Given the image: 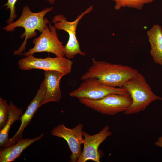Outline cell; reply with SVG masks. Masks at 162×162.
<instances>
[{
	"instance_id": "6da1fadb",
	"label": "cell",
	"mask_w": 162,
	"mask_h": 162,
	"mask_svg": "<svg viewBox=\"0 0 162 162\" xmlns=\"http://www.w3.org/2000/svg\"><path fill=\"white\" fill-rule=\"evenodd\" d=\"M92 61V65L81 76V80L95 78L106 85L121 88L128 81L139 73L137 70L128 65L97 61L94 58Z\"/></svg>"
},
{
	"instance_id": "7a4b0ae2",
	"label": "cell",
	"mask_w": 162,
	"mask_h": 162,
	"mask_svg": "<svg viewBox=\"0 0 162 162\" xmlns=\"http://www.w3.org/2000/svg\"><path fill=\"white\" fill-rule=\"evenodd\" d=\"M53 9V7H51L38 12L34 13L29 7L25 5L23 8L21 15L18 19L3 28L5 32H8L14 31L17 27H22L24 29V32L20 36L22 38H25L24 41L20 47L14 52V55H22L26 49L28 39L37 35L36 30L41 33L50 23L48 19L44 16Z\"/></svg>"
},
{
	"instance_id": "3957f363",
	"label": "cell",
	"mask_w": 162,
	"mask_h": 162,
	"mask_svg": "<svg viewBox=\"0 0 162 162\" xmlns=\"http://www.w3.org/2000/svg\"><path fill=\"white\" fill-rule=\"evenodd\" d=\"M123 87L127 90L132 100L130 106L124 112L127 115L142 111L152 102L162 100V97L153 92L145 77L140 73L126 82Z\"/></svg>"
},
{
	"instance_id": "277c9868",
	"label": "cell",
	"mask_w": 162,
	"mask_h": 162,
	"mask_svg": "<svg viewBox=\"0 0 162 162\" xmlns=\"http://www.w3.org/2000/svg\"><path fill=\"white\" fill-rule=\"evenodd\" d=\"M82 104L104 115L115 116L124 112L131 105L132 99L129 94H109L98 100L78 99Z\"/></svg>"
},
{
	"instance_id": "5b68a950",
	"label": "cell",
	"mask_w": 162,
	"mask_h": 162,
	"mask_svg": "<svg viewBox=\"0 0 162 162\" xmlns=\"http://www.w3.org/2000/svg\"><path fill=\"white\" fill-rule=\"evenodd\" d=\"M93 9V6H90L79 15L74 21L71 22L68 21L67 18L62 14L57 15L53 18L52 22L54 24L57 30L64 31L68 34V40L64 46V56L67 58L73 59L75 55L78 54L82 56H86L85 53L80 49L76 36V29L80 20L86 14L91 12Z\"/></svg>"
},
{
	"instance_id": "8992f818",
	"label": "cell",
	"mask_w": 162,
	"mask_h": 162,
	"mask_svg": "<svg viewBox=\"0 0 162 162\" xmlns=\"http://www.w3.org/2000/svg\"><path fill=\"white\" fill-rule=\"evenodd\" d=\"M73 62L64 57L45 58H38L31 54L26 56L18 61V65L22 70L33 69L45 70H55L60 72L65 75L72 71Z\"/></svg>"
},
{
	"instance_id": "52a82bcc",
	"label": "cell",
	"mask_w": 162,
	"mask_h": 162,
	"mask_svg": "<svg viewBox=\"0 0 162 162\" xmlns=\"http://www.w3.org/2000/svg\"><path fill=\"white\" fill-rule=\"evenodd\" d=\"M37 38H34V47L22 54L25 56L36 53L46 52L55 54L57 57H64L65 46L58 39L57 29L50 23Z\"/></svg>"
},
{
	"instance_id": "ba28073f",
	"label": "cell",
	"mask_w": 162,
	"mask_h": 162,
	"mask_svg": "<svg viewBox=\"0 0 162 162\" xmlns=\"http://www.w3.org/2000/svg\"><path fill=\"white\" fill-rule=\"evenodd\" d=\"M129 94L124 87H115L104 84L96 78L86 79L76 89L69 93L71 97L78 99L86 98L92 100L100 99L109 94Z\"/></svg>"
},
{
	"instance_id": "9c48e42d",
	"label": "cell",
	"mask_w": 162,
	"mask_h": 162,
	"mask_svg": "<svg viewBox=\"0 0 162 162\" xmlns=\"http://www.w3.org/2000/svg\"><path fill=\"white\" fill-rule=\"evenodd\" d=\"M83 126L82 124L79 123L74 128L70 129L64 124H60L54 127L51 132L52 136L63 139L67 142L71 152L70 162H76L82 152L81 145L84 141Z\"/></svg>"
},
{
	"instance_id": "30bf717a",
	"label": "cell",
	"mask_w": 162,
	"mask_h": 162,
	"mask_svg": "<svg viewBox=\"0 0 162 162\" xmlns=\"http://www.w3.org/2000/svg\"><path fill=\"white\" fill-rule=\"evenodd\" d=\"M82 135L84 139L83 149L76 162H85L89 160L100 162V155L98 148L102 142L112 135L110 127L105 126L100 132L94 135L83 131Z\"/></svg>"
},
{
	"instance_id": "8fae6325",
	"label": "cell",
	"mask_w": 162,
	"mask_h": 162,
	"mask_svg": "<svg viewBox=\"0 0 162 162\" xmlns=\"http://www.w3.org/2000/svg\"><path fill=\"white\" fill-rule=\"evenodd\" d=\"M46 90L45 85L43 81L36 95L21 116L20 126L15 134L10 139L6 148L13 145L22 138L24 130L30 123L36 112L41 106L40 104L44 98Z\"/></svg>"
},
{
	"instance_id": "7c38bea8",
	"label": "cell",
	"mask_w": 162,
	"mask_h": 162,
	"mask_svg": "<svg viewBox=\"0 0 162 162\" xmlns=\"http://www.w3.org/2000/svg\"><path fill=\"white\" fill-rule=\"evenodd\" d=\"M65 75L55 70H45L43 81L46 86V92L40 106L50 102H57L62 97L60 82L62 77Z\"/></svg>"
},
{
	"instance_id": "4fadbf2b",
	"label": "cell",
	"mask_w": 162,
	"mask_h": 162,
	"mask_svg": "<svg viewBox=\"0 0 162 162\" xmlns=\"http://www.w3.org/2000/svg\"><path fill=\"white\" fill-rule=\"evenodd\" d=\"M146 33L151 47L150 54L155 63L162 66V27L154 24Z\"/></svg>"
},
{
	"instance_id": "5bb4252c",
	"label": "cell",
	"mask_w": 162,
	"mask_h": 162,
	"mask_svg": "<svg viewBox=\"0 0 162 162\" xmlns=\"http://www.w3.org/2000/svg\"><path fill=\"white\" fill-rule=\"evenodd\" d=\"M44 135L42 133L32 139H23L13 145L0 151V162H10L18 158L23 151L34 142L40 140Z\"/></svg>"
},
{
	"instance_id": "9a60e30c",
	"label": "cell",
	"mask_w": 162,
	"mask_h": 162,
	"mask_svg": "<svg viewBox=\"0 0 162 162\" xmlns=\"http://www.w3.org/2000/svg\"><path fill=\"white\" fill-rule=\"evenodd\" d=\"M22 115V110L19 108L10 101L9 104V116L7 122L4 127L0 130V150L5 148L8 145L9 140V133L10 128L16 121L20 120Z\"/></svg>"
},
{
	"instance_id": "2e32d148",
	"label": "cell",
	"mask_w": 162,
	"mask_h": 162,
	"mask_svg": "<svg viewBox=\"0 0 162 162\" xmlns=\"http://www.w3.org/2000/svg\"><path fill=\"white\" fill-rule=\"evenodd\" d=\"M115 2L114 8L119 10L122 8L141 10L145 4L151 3L155 0H112Z\"/></svg>"
},
{
	"instance_id": "e0dca14e",
	"label": "cell",
	"mask_w": 162,
	"mask_h": 162,
	"mask_svg": "<svg viewBox=\"0 0 162 162\" xmlns=\"http://www.w3.org/2000/svg\"><path fill=\"white\" fill-rule=\"evenodd\" d=\"M9 116V104L6 100L0 98V130L6 124Z\"/></svg>"
},
{
	"instance_id": "ac0fdd59",
	"label": "cell",
	"mask_w": 162,
	"mask_h": 162,
	"mask_svg": "<svg viewBox=\"0 0 162 162\" xmlns=\"http://www.w3.org/2000/svg\"><path fill=\"white\" fill-rule=\"evenodd\" d=\"M18 0H8L7 3L4 5L6 6V9H10V15L9 19L6 21L7 24H10L14 22V20L17 17L15 10V4Z\"/></svg>"
},
{
	"instance_id": "d6986e66",
	"label": "cell",
	"mask_w": 162,
	"mask_h": 162,
	"mask_svg": "<svg viewBox=\"0 0 162 162\" xmlns=\"http://www.w3.org/2000/svg\"><path fill=\"white\" fill-rule=\"evenodd\" d=\"M155 145L158 146L162 147V136H160L158 140L155 143Z\"/></svg>"
},
{
	"instance_id": "ffe728a7",
	"label": "cell",
	"mask_w": 162,
	"mask_h": 162,
	"mask_svg": "<svg viewBox=\"0 0 162 162\" xmlns=\"http://www.w3.org/2000/svg\"><path fill=\"white\" fill-rule=\"evenodd\" d=\"M50 4H53L55 2L56 0H46Z\"/></svg>"
}]
</instances>
